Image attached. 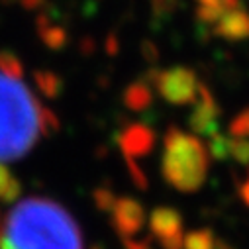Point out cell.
Here are the masks:
<instances>
[{
    "instance_id": "4dcf8cb0",
    "label": "cell",
    "mask_w": 249,
    "mask_h": 249,
    "mask_svg": "<svg viewBox=\"0 0 249 249\" xmlns=\"http://www.w3.org/2000/svg\"><path fill=\"white\" fill-rule=\"evenodd\" d=\"M96 249H100V247H96Z\"/></svg>"
},
{
    "instance_id": "f546056e",
    "label": "cell",
    "mask_w": 249,
    "mask_h": 249,
    "mask_svg": "<svg viewBox=\"0 0 249 249\" xmlns=\"http://www.w3.org/2000/svg\"><path fill=\"white\" fill-rule=\"evenodd\" d=\"M198 2V6H216L220 0H196Z\"/></svg>"
},
{
    "instance_id": "d4e9b609",
    "label": "cell",
    "mask_w": 249,
    "mask_h": 249,
    "mask_svg": "<svg viewBox=\"0 0 249 249\" xmlns=\"http://www.w3.org/2000/svg\"><path fill=\"white\" fill-rule=\"evenodd\" d=\"M124 247L126 249H151V241L149 239H136V237H126L122 239Z\"/></svg>"
},
{
    "instance_id": "7c38bea8",
    "label": "cell",
    "mask_w": 249,
    "mask_h": 249,
    "mask_svg": "<svg viewBox=\"0 0 249 249\" xmlns=\"http://www.w3.org/2000/svg\"><path fill=\"white\" fill-rule=\"evenodd\" d=\"M34 83L45 98H57L61 94V90H63V79L49 69H36Z\"/></svg>"
},
{
    "instance_id": "4fadbf2b",
    "label": "cell",
    "mask_w": 249,
    "mask_h": 249,
    "mask_svg": "<svg viewBox=\"0 0 249 249\" xmlns=\"http://www.w3.org/2000/svg\"><path fill=\"white\" fill-rule=\"evenodd\" d=\"M22 195V182L10 173V169L0 163V202L14 204Z\"/></svg>"
},
{
    "instance_id": "7402d4cb",
    "label": "cell",
    "mask_w": 249,
    "mask_h": 249,
    "mask_svg": "<svg viewBox=\"0 0 249 249\" xmlns=\"http://www.w3.org/2000/svg\"><path fill=\"white\" fill-rule=\"evenodd\" d=\"M126 165H128V171H130V177L134 180V184L138 186L140 191H147L149 186V180L145 177V173L142 171V167L136 163V159H126Z\"/></svg>"
},
{
    "instance_id": "f1b7e54d",
    "label": "cell",
    "mask_w": 249,
    "mask_h": 249,
    "mask_svg": "<svg viewBox=\"0 0 249 249\" xmlns=\"http://www.w3.org/2000/svg\"><path fill=\"white\" fill-rule=\"evenodd\" d=\"M216 249H235L231 243H228L226 239H220V237H216Z\"/></svg>"
},
{
    "instance_id": "4316f807",
    "label": "cell",
    "mask_w": 249,
    "mask_h": 249,
    "mask_svg": "<svg viewBox=\"0 0 249 249\" xmlns=\"http://www.w3.org/2000/svg\"><path fill=\"white\" fill-rule=\"evenodd\" d=\"M106 53L108 55H116L118 53V47H120V41H118V36L114 34V32H110L108 36H106Z\"/></svg>"
},
{
    "instance_id": "2e32d148",
    "label": "cell",
    "mask_w": 249,
    "mask_h": 249,
    "mask_svg": "<svg viewBox=\"0 0 249 249\" xmlns=\"http://www.w3.org/2000/svg\"><path fill=\"white\" fill-rule=\"evenodd\" d=\"M149 6H151L153 20H157V24H161L175 16V12L180 6V0H149Z\"/></svg>"
},
{
    "instance_id": "83f0119b",
    "label": "cell",
    "mask_w": 249,
    "mask_h": 249,
    "mask_svg": "<svg viewBox=\"0 0 249 249\" xmlns=\"http://www.w3.org/2000/svg\"><path fill=\"white\" fill-rule=\"evenodd\" d=\"M239 196H241L243 204L249 208V175H247V178L239 184Z\"/></svg>"
},
{
    "instance_id": "8992f818",
    "label": "cell",
    "mask_w": 249,
    "mask_h": 249,
    "mask_svg": "<svg viewBox=\"0 0 249 249\" xmlns=\"http://www.w3.org/2000/svg\"><path fill=\"white\" fill-rule=\"evenodd\" d=\"M110 222L122 239L134 237L145 226V210L136 198L122 196V198H116L110 210Z\"/></svg>"
},
{
    "instance_id": "9c48e42d",
    "label": "cell",
    "mask_w": 249,
    "mask_h": 249,
    "mask_svg": "<svg viewBox=\"0 0 249 249\" xmlns=\"http://www.w3.org/2000/svg\"><path fill=\"white\" fill-rule=\"evenodd\" d=\"M53 12L47 10V12H39V16L36 18V30H37V36L39 39L43 41V45L51 51H61L65 49L67 43H69V32L53 22Z\"/></svg>"
},
{
    "instance_id": "5b68a950",
    "label": "cell",
    "mask_w": 249,
    "mask_h": 249,
    "mask_svg": "<svg viewBox=\"0 0 249 249\" xmlns=\"http://www.w3.org/2000/svg\"><path fill=\"white\" fill-rule=\"evenodd\" d=\"M195 108L189 116V126L195 134L204 136L206 140L216 136L220 132V106L212 94V90L204 85L198 83V94L196 100L193 102Z\"/></svg>"
},
{
    "instance_id": "e0dca14e",
    "label": "cell",
    "mask_w": 249,
    "mask_h": 249,
    "mask_svg": "<svg viewBox=\"0 0 249 249\" xmlns=\"http://www.w3.org/2000/svg\"><path fill=\"white\" fill-rule=\"evenodd\" d=\"M208 153L216 159V161H226L230 159V136L224 134H216L212 138H208Z\"/></svg>"
},
{
    "instance_id": "277c9868",
    "label": "cell",
    "mask_w": 249,
    "mask_h": 249,
    "mask_svg": "<svg viewBox=\"0 0 249 249\" xmlns=\"http://www.w3.org/2000/svg\"><path fill=\"white\" fill-rule=\"evenodd\" d=\"M153 87L169 104L184 106L193 104L198 94V79L193 69L186 67H171L157 73Z\"/></svg>"
},
{
    "instance_id": "cb8c5ba5",
    "label": "cell",
    "mask_w": 249,
    "mask_h": 249,
    "mask_svg": "<svg viewBox=\"0 0 249 249\" xmlns=\"http://www.w3.org/2000/svg\"><path fill=\"white\" fill-rule=\"evenodd\" d=\"M159 245L163 249H184V233L178 231L175 235H169V237H163L159 239Z\"/></svg>"
},
{
    "instance_id": "5bb4252c",
    "label": "cell",
    "mask_w": 249,
    "mask_h": 249,
    "mask_svg": "<svg viewBox=\"0 0 249 249\" xmlns=\"http://www.w3.org/2000/svg\"><path fill=\"white\" fill-rule=\"evenodd\" d=\"M184 249H216V235L212 230H193L184 235Z\"/></svg>"
},
{
    "instance_id": "3957f363",
    "label": "cell",
    "mask_w": 249,
    "mask_h": 249,
    "mask_svg": "<svg viewBox=\"0 0 249 249\" xmlns=\"http://www.w3.org/2000/svg\"><path fill=\"white\" fill-rule=\"evenodd\" d=\"M208 167V149L198 138L184 134L177 126H171L165 132L161 173L169 186L178 193L193 195L202 189Z\"/></svg>"
},
{
    "instance_id": "ffe728a7",
    "label": "cell",
    "mask_w": 249,
    "mask_h": 249,
    "mask_svg": "<svg viewBox=\"0 0 249 249\" xmlns=\"http://www.w3.org/2000/svg\"><path fill=\"white\" fill-rule=\"evenodd\" d=\"M230 136H233V138H249V108L241 110L230 122Z\"/></svg>"
},
{
    "instance_id": "484cf974",
    "label": "cell",
    "mask_w": 249,
    "mask_h": 249,
    "mask_svg": "<svg viewBox=\"0 0 249 249\" xmlns=\"http://www.w3.org/2000/svg\"><path fill=\"white\" fill-rule=\"evenodd\" d=\"M18 4L28 12H37L47 6V0H18Z\"/></svg>"
},
{
    "instance_id": "ac0fdd59",
    "label": "cell",
    "mask_w": 249,
    "mask_h": 249,
    "mask_svg": "<svg viewBox=\"0 0 249 249\" xmlns=\"http://www.w3.org/2000/svg\"><path fill=\"white\" fill-rule=\"evenodd\" d=\"M230 159L245 167L249 165V138L230 136Z\"/></svg>"
},
{
    "instance_id": "603a6c76",
    "label": "cell",
    "mask_w": 249,
    "mask_h": 249,
    "mask_svg": "<svg viewBox=\"0 0 249 249\" xmlns=\"http://www.w3.org/2000/svg\"><path fill=\"white\" fill-rule=\"evenodd\" d=\"M142 55H143V59L147 61V63H151V65H155L157 61H159V49H157V45H155L153 41H149V39L142 41Z\"/></svg>"
},
{
    "instance_id": "30bf717a",
    "label": "cell",
    "mask_w": 249,
    "mask_h": 249,
    "mask_svg": "<svg viewBox=\"0 0 249 249\" xmlns=\"http://www.w3.org/2000/svg\"><path fill=\"white\" fill-rule=\"evenodd\" d=\"M149 230H151V235H155L157 239L175 235L182 231V216L175 208L159 206L149 216Z\"/></svg>"
},
{
    "instance_id": "44dd1931",
    "label": "cell",
    "mask_w": 249,
    "mask_h": 249,
    "mask_svg": "<svg viewBox=\"0 0 249 249\" xmlns=\"http://www.w3.org/2000/svg\"><path fill=\"white\" fill-rule=\"evenodd\" d=\"M92 200H94L98 210L110 212L114 202H116V196H114V193L110 189H106V186H98V189H94V193H92Z\"/></svg>"
},
{
    "instance_id": "8fae6325",
    "label": "cell",
    "mask_w": 249,
    "mask_h": 249,
    "mask_svg": "<svg viewBox=\"0 0 249 249\" xmlns=\"http://www.w3.org/2000/svg\"><path fill=\"white\" fill-rule=\"evenodd\" d=\"M124 104L132 112H145L153 104V89L145 79L134 81L124 90Z\"/></svg>"
},
{
    "instance_id": "ba28073f",
    "label": "cell",
    "mask_w": 249,
    "mask_h": 249,
    "mask_svg": "<svg viewBox=\"0 0 249 249\" xmlns=\"http://www.w3.org/2000/svg\"><path fill=\"white\" fill-rule=\"evenodd\" d=\"M216 37L226 41H243L249 39V12L243 8L224 12L222 18L210 30Z\"/></svg>"
},
{
    "instance_id": "7a4b0ae2",
    "label": "cell",
    "mask_w": 249,
    "mask_h": 249,
    "mask_svg": "<svg viewBox=\"0 0 249 249\" xmlns=\"http://www.w3.org/2000/svg\"><path fill=\"white\" fill-rule=\"evenodd\" d=\"M41 104L20 81L0 73V163L26 157L37 143Z\"/></svg>"
},
{
    "instance_id": "d6986e66",
    "label": "cell",
    "mask_w": 249,
    "mask_h": 249,
    "mask_svg": "<svg viewBox=\"0 0 249 249\" xmlns=\"http://www.w3.org/2000/svg\"><path fill=\"white\" fill-rule=\"evenodd\" d=\"M59 128H61L59 118H57L49 108H43V106H41V116H39V130H41V136H43V138H49V136H53L55 132H59Z\"/></svg>"
},
{
    "instance_id": "6da1fadb",
    "label": "cell",
    "mask_w": 249,
    "mask_h": 249,
    "mask_svg": "<svg viewBox=\"0 0 249 249\" xmlns=\"http://www.w3.org/2000/svg\"><path fill=\"white\" fill-rule=\"evenodd\" d=\"M0 249H83L71 212L45 196L18 202L0 224Z\"/></svg>"
},
{
    "instance_id": "9a60e30c",
    "label": "cell",
    "mask_w": 249,
    "mask_h": 249,
    "mask_svg": "<svg viewBox=\"0 0 249 249\" xmlns=\"http://www.w3.org/2000/svg\"><path fill=\"white\" fill-rule=\"evenodd\" d=\"M0 73L10 77V79H20L24 77V65L16 53L10 49H0Z\"/></svg>"
},
{
    "instance_id": "52a82bcc",
    "label": "cell",
    "mask_w": 249,
    "mask_h": 249,
    "mask_svg": "<svg viewBox=\"0 0 249 249\" xmlns=\"http://www.w3.org/2000/svg\"><path fill=\"white\" fill-rule=\"evenodd\" d=\"M118 145L126 159H142L149 155L157 143V134L143 122H136L126 126L118 134Z\"/></svg>"
}]
</instances>
